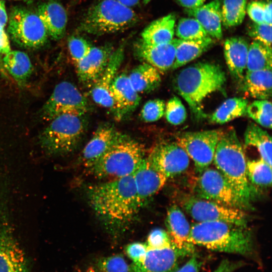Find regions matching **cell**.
Here are the masks:
<instances>
[{
    "mask_svg": "<svg viewBox=\"0 0 272 272\" xmlns=\"http://www.w3.org/2000/svg\"><path fill=\"white\" fill-rule=\"evenodd\" d=\"M87 193L96 216L111 228L125 227L143 207L132 175L91 185Z\"/></svg>",
    "mask_w": 272,
    "mask_h": 272,
    "instance_id": "cell-1",
    "label": "cell"
},
{
    "mask_svg": "<svg viewBox=\"0 0 272 272\" xmlns=\"http://www.w3.org/2000/svg\"><path fill=\"white\" fill-rule=\"evenodd\" d=\"M189 239L194 246L239 254L263 266L253 235L246 226L221 221L196 222L191 226Z\"/></svg>",
    "mask_w": 272,
    "mask_h": 272,
    "instance_id": "cell-2",
    "label": "cell"
},
{
    "mask_svg": "<svg viewBox=\"0 0 272 272\" xmlns=\"http://www.w3.org/2000/svg\"><path fill=\"white\" fill-rule=\"evenodd\" d=\"M226 81L222 67L209 62H199L181 70L176 76L174 89L187 103L193 117L205 118L202 102L210 94L223 88Z\"/></svg>",
    "mask_w": 272,
    "mask_h": 272,
    "instance_id": "cell-3",
    "label": "cell"
},
{
    "mask_svg": "<svg viewBox=\"0 0 272 272\" xmlns=\"http://www.w3.org/2000/svg\"><path fill=\"white\" fill-rule=\"evenodd\" d=\"M213 162L224 176L245 207L252 197L246 175V160L243 149L233 128L221 130Z\"/></svg>",
    "mask_w": 272,
    "mask_h": 272,
    "instance_id": "cell-4",
    "label": "cell"
},
{
    "mask_svg": "<svg viewBox=\"0 0 272 272\" xmlns=\"http://www.w3.org/2000/svg\"><path fill=\"white\" fill-rule=\"evenodd\" d=\"M139 21V15L132 9L117 1L100 0L87 10L78 30L101 36L123 32Z\"/></svg>",
    "mask_w": 272,
    "mask_h": 272,
    "instance_id": "cell-5",
    "label": "cell"
},
{
    "mask_svg": "<svg viewBox=\"0 0 272 272\" xmlns=\"http://www.w3.org/2000/svg\"><path fill=\"white\" fill-rule=\"evenodd\" d=\"M145 158L144 146L123 134L88 169L98 178H121L132 175Z\"/></svg>",
    "mask_w": 272,
    "mask_h": 272,
    "instance_id": "cell-6",
    "label": "cell"
},
{
    "mask_svg": "<svg viewBox=\"0 0 272 272\" xmlns=\"http://www.w3.org/2000/svg\"><path fill=\"white\" fill-rule=\"evenodd\" d=\"M84 116L64 114L51 120L39 137V144L44 152L54 156L74 151L85 131Z\"/></svg>",
    "mask_w": 272,
    "mask_h": 272,
    "instance_id": "cell-7",
    "label": "cell"
},
{
    "mask_svg": "<svg viewBox=\"0 0 272 272\" xmlns=\"http://www.w3.org/2000/svg\"><path fill=\"white\" fill-rule=\"evenodd\" d=\"M8 189L0 183V272H29L26 254L11 221Z\"/></svg>",
    "mask_w": 272,
    "mask_h": 272,
    "instance_id": "cell-8",
    "label": "cell"
},
{
    "mask_svg": "<svg viewBox=\"0 0 272 272\" xmlns=\"http://www.w3.org/2000/svg\"><path fill=\"white\" fill-rule=\"evenodd\" d=\"M8 24V31L11 38L21 47L39 48L47 41L48 33L38 15L25 8H13Z\"/></svg>",
    "mask_w": 272,
    "mask_h": 272,
    "instance_id": "cell-9",
    "label": "cell"
},
{
    "mask_svg": "<svg viewBox=\"0 0 272 272\" xmlns=\"http://www.w3.org/2000/svg\"><path fill=\"white\" fill-rule=\"evenodd\" d=\"M89 109L87 99L77 87L67 81L57 84L40 111L44 120L50 121L64 114L84 115Z\"/></svg>",
    "mask_w": 272,
    "mask_h": 272,
    "instance_id": "cell-10",
    "label": "cell"
},
{
    "mask_svg": "<svg viewBox=\"0 0 272 272\" xmlns=\"http://www.w3.org/2000/svg\"><path fill=\"white\" fill-rule=\"evenodd\" d=\"M181 205L184 210L197 222L221 221L246 226L247 216L239 208L196 196L186 198Z\"/></svg>",
    "mask_w": 272,
    "mask_h": 272,
    "instance_id": "cell-11",
    "label": "cell"
},
{
    "mask_svg": "<svg viewBox=\"0 0 272 272\" xmlns=\"http://www.w3.org/2000/svg\"><path fill=\"white\" fill-rule=\"evenodd\" d=\"M221 130L187 131L179 134L176 142L194 163L199 174L212 163Z\"/></svg>",
    "mask_w": 272,
    "mask_h": 272,
    "instance_id": "cell-12",
    "label": "cell"
},
{
    "mask_svg": "<svg viewBox=\"0 0 272 272\" xmlns=\"http://www.w3.org/2000/svg\"><path fill=\"white\" fill-rule=\"evenodd\" d=\"M194 190L196 197L231 207L244 208L230 183L216 168L209 167L198 174Z\"/></svg>",
    "mask_w": 272,
    "mask_h": 272,
    "instance_id": "cell-13",
    "label": "cell"
},
{
    "mask_svg": "<svg viewBox=\"0 0 272 272\" xmlns=\"http://www.w3.org/2000/svg\"><path fill=\"white\" fill-rule=\"evenodd\" d=\"M150 164L167 179L187 170L190 158L176 142H165L156 145L147 158Z\"/></svg>",
    "mask_w": 272,
    "mask_h": 272,
    "instance_id": "cell-14",
    "label": "cell"
},
{
    "mask_svg": "<svg viewBox=\"0 0 272 272\" xmlns=\"http://www.w3.org/2000/svg\"><path fill=\"white\" fill-rule=\"evenodd\" d=\"M185 257L173 245L159 249L147 247L143 260L130 264L131 272H173Z\"/></svg>",
    "mask_w": 272,
    "mask_h": 272,
    "instance_id": "cell-15",
    "label": "cell"
},
{
    "mask_svg": "<svg viewBox=\"0 0 272 272\" xmlns=\"http://www.w3.org/2000/svg\"><path fill=\"white\" fill-rule=\"evenodd\" d=\"M124 44L123 43L113 50L108 64L99 78L93 84L91 94L98 105L114 111V104L110 94V87L117 75L124 57Z\"/></svg>",
    "mask_w": 272,
    "mask_h": 272,
    "instance_id": "cell-16",
    "label": "cell"
},
{
    "mask_svg": "<svg viewBox=\"0 0 272 272\" xmlns=\"http://www.w3.org/2000/svg\"><path fill=\"white\" fill-rule=\"evenodd\" d=\"M176 38L170 42L159 44L149 45L141 38L133 45L134 52L140 59L156 68L159 72L172 69L175 61Z\"/></svg>",
    "mask_w": 272,
    "mask_h": 272,
    "instance_id": "cell-17",
    "label": "cell"
},
{
    "mask_svg": "<svg viewBox=\"0 0 272 272\" xmlns=\"http://www.w3.org/2000/svg\"><path fill=\"white\" fill-rule=\"evenodd\" d=\"M166 225L172 245L183 254L191 256L195 253V246L189 241L191 226L184 214L176 205L167 213Z\"/></svg>",
    "mask_w": 272,
    "mask_h": 272,
    "instance_id": "cell-18",
    "label": "cell"
},
{
    "mask_svg": "<svg viewBox=\"0 0 272 272\" xmlns=\"http://www.w3.org/2000/svg\"><path fill=\"white\" fill-rule=\"evenodd\" d=\"M110 94L114 104V114L118 119L127 116L139 106L141 97L132 86L128 75H116L113 80Z\"/></svg>",
    "mask_w": 272,
    "mask_h": 272,
    "instance_id": "cell-19",
    "label": "cell"
},
{
    "mask_svg": "<svg viewBox=\"0 0 272 272\" xmlns=\"http://www.w3.org/2000/svg\"><path fill=\"white\" fill-rule=\"evenodd\" d=\"M113 50L111 44L92 46L88 54L75 64L79 80L93 84L106 67Z\"/></svg>",
    "mask_w": 272,
    "mask_h": 272,
    "instance_id": "cell-20",
    "label": "cell"
},
{
    "mask_svg": "<svg viewBox=\"0 0 272 272\" xmlns=\"http://www.w3.org/2000/svg\"><path fill=\"white\" fill-rule=\"evenodd\" d=\"M123 135L111 125L99 126L83 150L84 165L90 168Z\"/></svg>",
    "mask_w": 272,
    "mask_h": 272,
    "instance_id": "cell-21",
    "label": "cell"
},
{
    "mask_svg": "<svg viewBox=\"0 0 272 272\" xmlns=\"http://www.w3.org/2000/svg\"><path fill=\"white\" fill-rule=\"evenodd\" d=\"M132 176L138 196L142 206L163 187L168 179L156 170L146 157Z\"/></svg>",
    "mask_w": 272,
    "mask_h": 272,
    "instance_id": "cell-22",
    "label": "cell"
},
{
    "mask_svg": "<svg viewBox=\"0 0 272 272\" xmlns=\"http://www.w3.org/2000/svg\"><path fill=\"white\" fill-rule=\"evenodd\" d=\"M36 14L52 39L59 40L64 36L67 16L64 8L59 2L49 0L42 3L38 6Z\"/></svg>",
    "mask_w": 272,
    "mask_h": 272,
    "instance_id": "cell-23",
    "label": "cell"
},
{
    "mask_svg": "<svg viewBox=\"0 0 272 272\" xmlns=\"http://www.w3.org/2000/svg\"><path fill=\"white\" fill-rule=\"evenodd\" d=\"M221 4V0H214L196 8L185 9L184 11L197 20L210 37L219 40L223 36Z\"/></svg>",
    "mask_w": 272,
    "mask_h": 272,
    "instance_id": "cell-24",
    "label": "cell"
},
{
    "mask_svg": "<svg viewBox=\"0 0 272 272\" xmlns=\"http://www.w3.org/2000/svg\"><path fill=\"white\" fill-rule=\"evenodd\" d=\"M248 41L242 37L227 38L224 44L225 61L231 76L241 83L246 68L249 48Z\"/></svg>",
    "mask_w": 272,
    "mask_h": 272,
    "instance_id": "cell-25",
    "label": "cell"
},
{
    "mask_svg": "<svg viewBox=\"0 0 272 272\" xmlns=\"http://www.w3.org/2000/svg\"><path fill=\"white\" fill-rule=\"evenodd\" d=\"M176 16L173 13L152 22L143 31L141 39L149 45H159L170 42L175 34Z\"/></svg>",
    "mask_w": 272,
    "mask_h": 272,
    "instance_id": "cell-26",
    "label": "cell"
},
{
    "mask_svg": "<svg viewBox=\"0 0 272 272\" xmlns=\"http://www.w3.org/2000/svg\"><path fill=\"white\" fill-rule=\"evenodd\" d=\"M271 67L246 72L241 82L247 94L257 100H267L272 93Z\"/></svg>",
    "mask_w": 272,
    "mask_h": 272,
    "instance_id": "cell-27",
    "label": "cell"
},
{
    "mask_svg": "<svg viewBox=\"0 0 272 272\" xmlns=\"http://www.w3.org/2000/svg\"><path fill=\"white\" fill-rule=\"evenodd\" d=\"M214 44L210 36L194 40L176 38V53L172 69L180 67L200 56Z\"/></svg>",
    "mask_w": 272,
    "mask_h": 272,
    "instance_id": "cell-28",
    "label": "cell"
},
{
    "mask_svg": "<svg viewBox=\"0 0 272 272\" xmlns=\"http://www.w3.org/2000/svg\"><path fill=\"white\" fill-rule=\"evenodd\" d=\"M3 64L8 73L20 85L30 78L33 65L28 55L20 50H10L4 55Z\"/></svg>",
    "mask_w": 272,
    "mask_h": 272,
    "instance_id": "cell-29",
    "label": "cell"
},
{
    "mask_svg": "<svg viewBox=\"0 0 272 272\" xmlns=\"http://www.w3.org/2000/svg\"><path fill=\"white\" fill-rule=\"evenodd\" d=\"M128 76L132 86L139 94L154 91L161 82L160 72L144 62L134 67Z\"/></svg>",
    "mask_w": 272,
    "mask_h": 272,
    "instance_id": "cell-30",
    "label": "cell"
},
{
    "mask_svg": "<svg viewBox=\"0 0 272 272\" xmlns=\"http://www.w3.org/2000/svg\"><path fill=\"white\" fill-rule=\"evenodd\" d=\"M244 137L245 146L255 148L260 158L271 166V138L267 132L251 122L248 124Z\"/></svg>",
    "mask_w": 272,
    "mask_h": 272,
    "instance_id": "cell-31",
    "label": "cell"
},
{
    "mask_svg": "<svg viewBox=\"0 0 272 272\" xmlns=\"http://www.w3.org/2000/svg\"><path fill=\"white\" fill-rule=\"evenodd\" d=\"M248 101L242 97H234L225 101L210 116L212 123L224 124L245 115Z\"/></svg>",
    "mask_w": 272,
    "mask_h": 272,
    "instance_id": "cell-32",
    "label": "cell"
},
{
    "mask_svg": "<svg viewBox=\"0 0 272 272\" xmlns=\"http://www.w3.org/2000/svg\"><path fill=\"white\" fill-rule=\"evenodd\" d=\"M271 67V47L255 41L249 44L246 72Z\"/></svg>",
    "mask_w": 272,
    "mask_h": 272,
    "instance_id": "cell-33",
    "label": "cell"
},
{
    "mask_svg": "<svg viewBox=\"0 0 272 272\" xmlns=\"http://www.w3.org/2000/svg\"><path fill=\"white\" fill-rule=\"evenodd\" d=\"M246 175L249 183L259 187L270 186L271 166L260 158L246 161Z\"/></svg>",
    "mask_w": 272,
    "mask_h": 272,
    "instance_id": "cell-34",
    "label": "cell"
},
{
    "mask_svg": "<svg viewBox=\"0 0 272 272\" xmlns=\"http://www.w3.org/2000/svg\"><path fill=\"white\" fill-rule=\"evenodd\" d=\"M247 0H223L221 13L222 25L226 28L237 26L244 20Z\"/></svg>",
    "mask_w": 272,
    "mask_h": 272,
    "instance_id": "cell-35",
    "label": "cell"
},
{
    "mask_svg": "<svg viewBox=\"0 0 272 272\" xmlns=\"http://www.w3.org/2000/svg\"><path fill=\"white\" fill-rule=\"evenodd\" d=\"M86 272H131V268L122 256L114 255L97 259Z\"/></svg>",
    "mask_w": 272,
    "mask_h": 272,
    "instance_id": "cell-36",
    "label": "cell"
},
{
    "mask_svg": "<svg viewBox=\"0 0 272 272\" xmlns=\"http://www.w3.org/2000/svg\"><path fill=\"white\" fill-rule=\"evenodd\" d=\"M176 36L181 39L194 40L209 36L200 24L194 18H182L175 29Z\"/></svg>",
    "mask_w": 272,
    "mask_h": 272,
    "instance_id": "cell-37",
    "label": "cell"
},
{
    "mask_svg": "<svg viewBox=\"0 0 272 272\" xmlns=\"http://www.w3.org/2000/svg\"><path fill=\"white\" fill-rule=\"evenodd\" d=\"M247 115L263 127L271 128V103L268 100H257L246 109Z\"/></svg>",
    "mask_w": 272,
    "mask_h": 272,
    "instance_id": "cell-38",
    "label": "cell"
},
{
    "mask_svg": "<svg viewBox=\"0 0 272 272\" xmlns=\"http://www.w3.org/2000/svg\"><path fill=\"white\" fill-rule=\"evenodd\" d=\"M164 114L167 121L174 125L182 124L187 117L185 107L176 96L170 98L165 105Z\"/></svg>",
    "mask_w": 272,
    "mask_h": 272,
    "instance_id": "cell-39",
    "label": "cell"
},
{
    "mask_svg": "<svg viewBox=\"0 0 272 272\" xmlns=\"http://www.w3.org/2000/svg\"><path fill=\"white\" fill-rule=\"evenodd\" d=\"M165 103L163 100L154 99L148 101L141 111V117L146 122H152L160 119L164 115Z\"/></svg>",
    "mask_w": 272,
    "mask_h": 272,
    "instance_id": "cell-40",
    "label": "cell"
},
{
    "mask_svg": "<svg viewBox=\"0 0 272 272\" xmlns=\"http://www.w3.org/2000/svg\"><path fill=\"white\" fill-rule=\"evenodd\" d=\"M67 46L75 64L88 54L92 46L84 38L75 35L72 36L69 38Z\"/></svg>",
    "mask_w": 272,
    "mask_h": 272,
    "instance_id": "cell-41",
    "label": "cell"
},
{
    "mask_svg": "<svg viewBox=\"0 0 272 272\" xmlns=\"http://www.w3.org/2000/svg\"><path fill=\"white\" fill-rule=\"evenodd\" d=\"M247 34L254 40L271 47V25L253 22L249 25Z\"/></svg>",
    "mask_w": 272,
    "mask_h": 272,
    "instance_id": "cell-42",
    "label": "cell"
},
{
    "mask_svg": "<svg viewBox=\"0 0 272 272\" xmlns=\"http://www.w3.org/2000/svg\"><path fill=\"white\" fill-rule=\"evenodd\" d=\"M146 245L148 248L152 249L163 248L172 245L168 232L161 228H155L150 232Z\"/></svg>",
    "mask_w": 272,
    "mask_h": 272,
    "instance_id": "cell-43",
    "label": "cell"
},
{
    "mask_svg": "<svg viewBox=\"0 0 272 272\" xmlns=\"http://www.w3.org/2000/svg\"><path fill=\"white\" fill-rule=\"evenodd\" d=\"M8 20L4 2L0 1V54L3 55L11 50L9 38L5 30Z\"/></svg>",
    "mask_w": 272,
    "mask_h": 272,
    "instance_id": "cell-44",
    "label": "cell"
},
{
    "mask_svg": "<svg viewBox=\"0 0 272 272\" xmlns=\"http://www.w3.org/2000/svg\"><path fill=\"white\" fill-rule=\"evenodd\" d=\"M266 1H253L246 7V12L253 22L265 23V14Z\"/></svg>",
    "mask_w": 272,
    "mask_h": 272,
    "instance_id": "cell-45",
    "label": "cell"
},
{
    "mask_svg": "<svg viewBox=\"0 0 272 272\" xmlns=\"http://www.w3.org/2000/svg\"><path fill=\"white\" fill-rule=\"evenodd\" d=\"M147 250L146 244L141 242H133L127 245L125 252L132 262H139L144 258Z\"/></svg>",
    "mask_w": 272,
    "mask_h": 272,
    "instance_id": "cell-46",
    "label": "cell"
},
{
    "mask_svg": "<svg viewBox=\"0 0 272 272\" xmlns=\"http://www.w3.org/2000/svg\"><path fill=\"white\" fill-rule=\"evenodd\" d=\"M202 262L195 253L183 266L179 267L173 272H199L202 265Z\"/></svg>",
    "mask_w": 272,
    "mask_h": 272,
    "instance_id": "cell-47",
    "label": "cell"
},
{
    "mask_svg": "<svg viewBox=\"0 0 272 272\" xmlns=\"http://www.w3.org/2000/svg\"><path fill=\"white\" fill-rule=\"evenodd\" d=\"M245 265L243 261H232L225 259L221 261L219 266L212 272H234Z\"/></svg>",
    "mask_w": 272,
    "mask_h": 272,
    "instance_id": "cell-48",
    "label": "cell"
},
{
    "mask_svg": "<svg viewBox=\"0 0 272 272\" xmlns=\"http://www.w3.org/2000/svg\"><path fill=\"white\" fill-rule=\"evenodd\" d=\"M182 7L187 9L197 8L203 4L206 0H176Z\"/></svg>",
    "mask_w": 272,
    "mask_h": 272,
    "instance_id": "cell-49",
    "label": "cell"
},
{
    "mask_svg": "<svg viewBox=\"0 0 272 272\" xmlns=\"http://www.w3.org/2000/svg\"><path fill=\"white\" fill-rule=\"evenodd\" d=\"M265 23L271 25V1L266 0Z\"/></svg>",
    "mask_w": 272,
    "mask_h": 272,
    "instance_id": "cell-50",
    "label": "cell"
},
{
    "mask_svg": "<svg viewBox=\"0 0 272 272\" xmlns=\"http://www.w3.org/2000/svg\"><path fill=\"white\" fill-rule=\"evenodd\" d=\"M125 7L132 8L139 6L141 0H116Z\"/></svg>",
    "mask_w": 272,
    "mask_h": 272,
    "instance_id": "cell-51",
    "label": "cell"
},
{
    "mask_svg": "<svg viewBox=\"0 0 272 272\" xmlns=\"http://www.w3.org/2000/svg\"><path fill=\"white\" fill-rule=\"evenodd\" d=\"M143 3L144 4H148L150 2H151L152 0H141Z\"/></svg>",
    "mask_w": 272,
    "mask_h": 272,
    "instance_id": "cell-52",
    "label": "cell"
},
{
    "mask_svg": "<svg viewBox=\"0 0 272 272\" xmlns=\"http://www.w3.org/2000/svg\"><path fill=\"white\" fill-rule=\"evenodd\" d=\"M1 1V0H0ZM14 1H24V2H33L35 0H14Z\"/></svg>",
    "mask_w": 272,
    "mask_h": 272,
    "instance_id": "cell-53",
    "label": "cell"
},
{
    "mask_svg": "<svg viewBox=\"0 0 272 272\" xmlns=\"http://www.w3.org/2000/svg\"><path fill=\"white\" fill-rule=\"evenodd\" d=\"M75 1H80V0H75Z\"/></svg>",
    "mask_w": 272,
    "mask_h": 272,
    "instance_id": "cell-54",
    "label": "cell"
}]
</instances>
